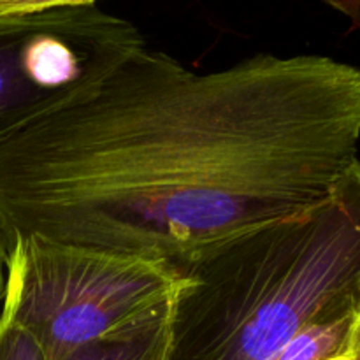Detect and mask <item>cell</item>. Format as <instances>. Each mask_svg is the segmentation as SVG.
<instances>
[{"label": "cell", "mask_w": 360, "mask_h": 360, "mask_svg": "<svg viewBox=\"0 0 360 360\" xmlns=\"http://www.w3.org/2000/svg\"><path fill=\"white\" fill-rule=\"evenodd\" d=\"M360 67L259 53L195 72L148 46L0 137V231L185 273L308 214L359 162Z\"/></svg>", "instance_id": "1"}, {"label": "cell", "mask_w": 360, "mask_h": 360, "mask_svg": "<svg viewBox=\"0 0 360 360\" xmlns=\"http://www.w3.org/2000/svg\"><path fill=\"white\" fill-rule=\"evenodd\" d=\"M181 276L171 360H271L311 323L360 308V162L315 211L246 232Z\"/></svg>", "instance_id": "2"}, {"label": "cell", "mask_w": 360, "mask_h": 360, "mask_svg": "<svg viewBox=\"0 0 360 360\" xmlns=\"http://www.w3.org/2000/svg\"><path fill=\"white\" fill-rule=\"evenodd\" d=\"M181 287V273L164 262L18 236L7 241L0 316L30 334L46 360H65L160 316Z\"/></svg>", "instance_id": "3"}, {"label": "cell", "mask_w": 360, "mask_h": 360, "mask_svg": "<svg viewBox=\"0 0 360 360\" xmlns=\"http://www.w3.org/2000/svg\"><path fill=\"white\" fill-rule=\"evenodd\" d=\"M146 48L95 0H0V137L94 91Z\"/></svg>", "instance_id": "4"}, {"label": "cell", "mask_w": 360, "mask_h": 360, "mask_svg": "<svg viewBox=\"0 0 360 360\" xmlns=\"http://www.w3.org/2000/svg\"><path fill=\"white\" fill-rule=\"evenodd\" d=\"M172 304L157 319L79 348L65 360H171Z\"/></svg>", "instance_id": "5"}, {"label": "cell", "mask_w": 360, "mask_h": 360, "mask_svg": "<svg viewBox=\"0 0 360 360\" xmlns=\"http://www.w3.org/2000/svg\"><path fill=\"white\" fill-rule=\"evenodd\" d=\"M0 360H46L30 334L0 316Z\"/></svg>", "instance_id": "6"}, {"label": "cell", "mask_w": 360, "mask_h": 360, "mask_svg": "<svg viewBox=\"0 0 360 360\" xmlns=\"http://www.w3.org/2000/svg\"><path fill=\"white\" fill-rule=\"evenodd\" d=\"M6 259H7V245L0 231V304L4 297V287H6Z\"/></svg>", "instance_id": "7"}, {"label": "cell", "mask_w": 360, "mask_h": 360, "mask_svg": "<svg viewBox=\"0 0 360 360\" xmlns=\"http://www.w3.org/2000/svg\"><path fill=\"white\" fill-rule=\"evenodd\" d=\"M352 360H360V311L357 319V327H355L354 338V350H352Z\"/></svg>", "instance_id": "8"}]
</instances>
